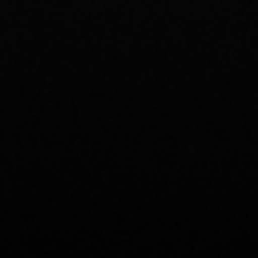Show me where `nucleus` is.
I'll use <instances>...</instances> for the list:
<instances>
[]
</instances>
